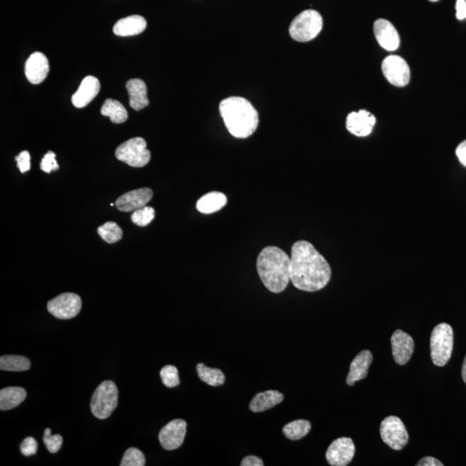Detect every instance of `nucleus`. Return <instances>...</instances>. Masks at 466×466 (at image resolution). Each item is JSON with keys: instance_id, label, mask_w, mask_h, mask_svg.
<instances>
[{"instance_id": "f257e3e1", "label": "nucleus", "mask_w": 466, "mask_h": 466, "mask_svg": "<svg viewBox=\"0 0 466 466\" xmlns=\"http://www.w3.org/2000/svg\"><path fill=\"white\" fill-rule=\"evenodd\" d=\"M332 276L325 257L311 243H294L290 257V282L296 289L316 292L324 289Z\"/></svg>"}, {"instance_id": "f03ea898", "label": "nucleus", "mask_w": 466, "mask_h": 466, "mask_svg": "<svg viewBox=\"0 0 466 466\" xmlns=\"http://www.w3.org/2000/svg\"><path fill=\"white\" fill-rule=\"evenodd\" d=\"M258 276L272 293H281L290 282V257L276 246L265 247L258 255Z\"/></svg>"}, {"instance_id": "7ed1b4c3", "label": "nucleus", "mask_w": 466, "mask_h": 466, "mask_svg": "<svg viewBox=\"0 0 466 466\" xmlns=\"http://www.w3.org/2000/svg\"><path fill=\"white\" fill-rule=\"evenodd\" d=\"M220 111L227 130L237 138H247L256 131L259 117L252 104L242 97H230L222 101Z\"/></svg>"}, {"instance_id": "20e7f679", "label": "nucleus", "mask_w": 466, "mask_h": 466, "mask_svg": "<svg viewBox=\"0 0 466 466\" xmlns=\"http://www.w3.org/2000/svg\"><path fill=\"white\" fill-rule=\"evenodd\" d=\"M430 349L434 365L442 367L448 364L453 350V331L451 326L441 323L434 328L430 338Z\"/></svg>"}, {"instance_id": "39448f33", "label": "nucleus", "mask_w": 466, "mask_h": 466, "mask_svg": "<svg viewBox=\"0 0 466 466\" xmlns=\"http://www.w3.org/2000/svg\"><path fill=\"white\" fill-rule=\"evenodd\" d=\"M118 401V390L116 384L113 381L103 382L91 396V411L98 419H107L116 409Z\"/></svg>"}, {"instance_id": "423d86ee", "label": "nucleus", "mask_w": 466, "mask_h": 466, "mask_svg": "<svg viewBox=\"0 0 466 466\" xmlns=\"http://www.w3.org/2000/svg\"><path fill=\"white\" fill-rule=\"evenodd\" d=\"M322 27L323 19L321 15L314 10H306L293 20L289 34L297 42H309L320 34Z\"/></svg>"}, {"instance_id": "0eeeda50", "label": "nucleus", "mask_w": 466, "mask_h": 466, "mask_svg": "<svg viewBox=\"0 0 466 466\" xmlns=\"http://www.w3.org/2000/svg\"><path fill=\"white\" fill-rule=\"evenodd\" d=\"M118 160L126 162L135 168H142L150 161V152L147 149V143L142 138H134L123 143L116 150Z\"/></svg>"}, {"instance_id": "6e6552de", "label": "nucleus", "mask_w": 466, "mask_h": 466, "mask_svg": "<svg viewBox=\"0 0 466 466\" xmlns=\"http://www.w3.org/2000/svg\"><path fill=\"white\" fill-rule=\"evenodd\" d=\"M380 433L384 443L396 451H400L408 444L407 428L400 418L396 416H389L382 421Z\"/></svg>"}, {"instance_id": "1a4fd4ad", "label": "nucleus", "mask_w": 466, "mask_h": 466, "mask_svg": "<svg viewBox=\"0 0 466 466\" xmlns=\"http://www.w3.org/2000/svg\"><path fill=\"white\" fill-rule=\"evenodd\" d=\"M82 299L77 294L65 293L48 302V311L59 320H70L81 312Z\"/></svg>"}, {"instance_id": "9d476101", "label": "nucleus", "mask_w": 466, "mask_h": 466, "mask_svg": "<svg viewBox=\"0 0 466 466\" xmlns=\"http://www.w3.org/2000/svg\"><path fill=\"white\" fill-rule=\"evenodd\" d=\"M382 71L387 81L396 87H405L410 81V69L407 62L399 55H389L382 63Z\"/></svg>"}, {"instance_id": "9b49d317", "label": "nucleus", "mask_w": 466, "mask_h": 466, "mask_svg": "<svg viewBox=\"0 0 466 466\" xmlns=\"http://www.w3.org/2000/svg\"><path fill=\"white\" fill-rule=\"evenodd\" d=\"M355 455V445L350 438L342 437L332 442L326 453V460L333 466L348 465Z\"/></svg>"}, {"instance_id": "f8f14e48", "label": "nucleus", "mask_w": 466, "mask_h": 466, "mask_svg": "<svg viewBox=\"0 0 466 466\" xmlns=\"http://www.w3.org/2000/svg\"><path fill=\"white\" fill-rule=\"evenodd\" d=\"M187 433V422L181 419L173 420L163 427L158 439L163 449L173 451L181 447Z\"/></svg>"}, {"instance_id": "ddd939ff", "label": "nucleus", "mask_w": 466, "mask_h": 466, "mask_svg": "<svg viewBox=\"0 0 466 466\" xmlns=\"http://www.w3.org/2000/svg\"><path fill=\"white\" fill-rule=\"evenodd\" d=\"M374 34L379 45L387 51H395L400 46V35L392 23L386 19H377L374 23Z\"/></svg>"}, {"instance_id": "4468645a", "label": "nucleus", "mask_w": 466, "mask_h": 466, "mask_svg": "<svg viewBox=\"0 0 466 466\" xmlns=\"http://www.w3.org/2000/svg\"><path fill=\"white\" fill-rule=\"evenodd\" d=\"M375 123V116L366 110L353 111L346 118V128L357 137L369 136Z\"/></svg>"}, {"instance_id": "2eb2a0df", "label": "nucleus", "mask_w": 466, "mask_h": 466, "mask_svg": "<svg viewBox=\"0 0 466 466\" xmlns=\"http://www.w3.org/2000/svg\"><path fill=\"white\" fill-rule=\"evenodd\" d=\"M152 197L153 191L148 188L131 191L118 199L116 206L121 212H134L148 204Z\"/></svg>"}, {"instance_id": "dca6fc26", "label": "nucleus", "mask_w": 466, "mask_h": 466, "mask_svg": "<svg viewBox=\"0 0 466 466\" xmlns=\"http://www.w3.org/2000/svg\"><path fill=\"white\" fill-rule=\"evenodd\" d=\"M394 360L396 364L404 365L411 358L414 350L413 338L401 330H396L392 337Z\"/></svg>"}, {"instance_id": "f3484780", "label": "nucleus", "mask_w": 466, "mask_h": 466, "mask_svg": "<svg viewBox=\"0 0 466 466\" xmlns=\"http://www.w3.org/2000/svg\"><path fill=\"white\" fill-rule=\"evenodd\" d=\"M50 71L49 61L41 52H35L26 63V75L30 83L37 85L45 81Z\"/></svg>"}, {"instance_id": "a211bd4d", "label": "nucleus", "mask_w": 466, "mask_h": 466, "mask_svg": "<svg viewBox=\"0 0 466 466\" xmlns=\"http://www.w3.org/2000/svg\"><path fill=\"white\" fill-rule=\"evenodd\" d=\"M101 90V83L96 77H87L83 79L79 89L72 96V103L77 109H83L97 96Z\"/></svg>"}, {"instance_id": "6ab92c4d", "label": "nucleus", "mask_w": 466, "mask_h": 466, "mask_svg": "<svg viewBox=\"0 0 466 466\" xmlns=\"http://www.w3.org/2000/svg\"><path fill=\"white\" fill-rule=\"evenodd\" d=\"M373 361L372 353L368 350H362L354 358L350 365V372L346 382L349 386H353L355 382L365 379L368 375V370Z\"/></svg>"}, {"instance_id": "aec40b11", "label": "nucleus", "mask_w": 466, "mask_h": 466, "mask_svg": "<svg viewBox=\"0 0 466 466\" xmlns=\"http://www.w3.org/2000/svg\"><path fill=\"white\" fill-rule=\"evenodd\" d=\"M147 22L142 16L133 15L123 18L115 23L113 33L118 37H131L141 34L146 29Z\"/></svg>"}, {"instance_id": "412c9836", "label": "nucleus", "mask_w": 466, "mask_h": 466, "mask_svg": "<svg viewBox=\"0 0 466 466\" xmlns=\"http://www.w3.org/2000/svg\"><path fill=\"white\" fill-rule=\"evenodd\" d=\"M126 89L128 91L131 109L140 111L150 105V101L147 96V87L142 79H130L126 83Z\"/></svg>"}, {"instance_id": "4be33fe9", "label": "nucleus", "mask_w": 466, "mask_h": 466, "mask_svg": "<svg viewBox=\"0 0 466 466\" xmlns=\"http://www.w3.org/2000/svg\"><path fill=\"white\" fill-rule=\"evenodd\" d=\"M284 399V394L277 390H267L265 392L257 393L250 404V409L254 413L266 411L280 404Z\"/></svg>"}, {"instance_id": "5701e85b", "label": "nucleus", "mask_w": 466, "mask_h": 466, "mask_svg": "<svg viewBox=\"0 0 466 466\" xmlns=\"http://www.w3.org/2000/svg\"><path fill=\"white\" fill-rule=\"evenodd\" d=\"M227 198L221 192H210L202 196L197 201L196 209L199 212L205 214L218 212L226 205Z\"/></svg>"}, {"instance_id": "b1692460", "label": "nucleus", "mask_w": 466, "mask_h": 466, "mask_svg": "<svg viewBox=\"0 0 466 466\" xmlns=\"http://www.w3.org/2000/svg\"><path fill=\"white\" fill-rule=\"evenodd\" d=\"M27 394L21 387H7L0 390V409L10 410L26 400Z\"/></svg>"}, {"instance_id": "393cba45", "label": "nucleus", "mask_w": 466, "mask_h": 466, "mask_svg": "<svg viewBox=\"0 0 466 466\" xmlns=\"http://www.w3.org/2000/svg\"><path fill=\"white\" fill-rule=\"evenodd\" d=\"M103 116L109 117L114 123H122L128 119L126 107L116 99H107L101 109Z\"/></svg>"}, {"instance_id": "a878e982", "label": "nucleus", "mask_w": 466, "mask_h": 466, "mask_svg": "<svg viewBox=\"0 0 466 466\" xmlns=\"http://www.w3.org/2000/svg\"><path fill=\"white\" fill-rule=\"evenodd\" d=\"M197 372L202 382L213 387H218L225 384L226 377L220 369L209 368L204 364H198Z\"/></svg>"}, {"instance_id": "bb28decb", "label": "nucleus", "mask_w": 466, "mask_h": 466, "mask_svg": "<svg viewBox=\"0 0 466 466\" xmlns=\"http://www.w3.org/2000/svg\"><path fill=\"white\" fill-rule=\"evenodd\" d=\"M311 423L306 420H296L284 426L282 428L286 438L290 440H299L310 432Z\"/></svg>"}, {"instance_id": "cd10ccee", "label": "nucleus", "mask_w": 466, "mask_h": 466, "mask_svg": "<svg viewBox=\"0 0 466 466\" xmlns=\"http://www.w3.org/2000/svg\"><path fill=\"white\" fill-rule=\"evenodd\" d=\"M30 368V361L23 356L7 355L0 357V369L5 372H26Z\"/></svg>"}, {"instance_id": "c85d7f7f", "label": "nucleus", "mask_w": 466, "mask_h": 466, "mask_svg": "<svg viewBox=\"0 0 466 466\" xmlns=\"http://www.w3.org/2000/svg\"><path fill=\"white\" fill-rule=\"evenodd\" d=\"M98 233L104 240L109 244H114L121 240L123 231L116 223L106 222L99 227Z\"/></svg>"}, {"instance_id": "c756f323", "label": "nucleus", "mask_w": 466, "mask_h": 466, "mask_svg": "<svg viewBox=\"0 0 466 466\" xmlns=\"http://www.w3.org/2000/svg\"><path fill=\"white\" fill-rule=\"evenodd\" d=\"M155 216V211L153 207L145 206L143 209L134 211L131 215V221L138 226H146L150 224Z\"/></svg>"}, {"instance_id": "7c9ffc66", "label": "nucleus", "mask_w": 466, "mask_h": 466, "mask_svg": "<svg viewBox=\"0 0 466 466\" xmlns=\"http://www.w3.org/2000/svg\"><path fill=\"white\" fill-rule=\"evenodd\" d=\"M121 466H143L145 465V457L138 448H131L123 454Z\"/></svg>"}, {"instance_id": "2f4dec72", "label": "nucleus", "mask_w": 466, "mask_h": 466, "mask_svg": "<svg viewBox=\"0 0 466 466\" xmlns=\"http://www.w3.org/2000/svg\"><path fill=\"white\" fill-rule=\"evenodd\" d=\"M160 377L162 384L168 388H174L180 384L178 370L174 365H166L161 370Z\"/></svg>"}, {"instance_id": "473e14b6", "label": "nucleus", "mask_w": 466, "mask_h": 466, "mask_svg": "<svg viewBox=\"0 0 466 466\" xmlns=\"http://www.w3.org/2000/svg\"><path fill=\"white\" fill-rule=\"evenodd\" d=\"M43 442L46 445L48 450L51 453H57L60 449H61L62 445L63 439L60 434H55V436H43Z\"/></svg>"}, {"instance_id": "72a5a7b5", "label": "nucleus", "mask_w": 466, "mask_h": 466, "mask_svg": "<svg viewBox=\"0 0 466 466\" xmlns=\"http://www.w3.org/2000/svg\"><path fill=\"white\" fill-rule=\"evenodd\" d=\"M40 168L48 174H50L53 170L59 169L58 163L57 160H55V154L53 151H49V152L43 157Z\"/></svg>"}, {"instance_id": "f704fd0d", "label": "nucleus", "mask_w": 466, "mask_h": 466, "mask_svg": "<svg viewBox=\"0 0 466 466\" xmlns=\"http://www.w3.org/2000/svg\"><path fill=\"white\" fill-rule=\"evenodd\" d=\"M38 445L33 437H27L20 445V451L26 457L35 455L38 452Z\"/></svg>"}, {"instance_id": "c9c22d12", "label": "nucleus", "mask_w": 466, "mask_h": 466, "mask_svg": "<svg viewBox=\"0 0 466 466\" xmlns=\"http://www.w3.org/2000/svg\"><path fill=\"white\" fill-rule=\"evenodd\" d=\"M18 167L21 173H26L30 169V155L27 150L22 151L17 157H16Z\"/></svg>"}, {"instance_id": "e433bc0d", "label": "nucleus", "mask_w": 466, "mask_h": 466, "mask_svg": "<svg viewBox=\"0 0 466 466\" xmlns=\"http://www.w3.org/2000/svg\"><path fill=\"white\" fill-rule=\"evenodd\" d=\"M264 461L257 456H246L241 462L242 466H262Z\"/></svg>"}, {"instance_id": "4c0bfd02", "label": "nucleus", "mask_w": 466, "mask_h": 466, "mask_svg": "<svg viewBox=\"0 0 466 466\" xmlns=\"http://www.w3.org/2000/svg\"><path fill=\"white\" fill-rule=\"evenodd\" d=\"M456 18L459 20L466 18V0H457Z\"/></svg>"}, {"instance_id": "58836bf2", "label": "nucleus", "mask_w": 466, "mask_h": 466, "mask_svg": "<svg viewBox=\"0 0 466 466\" xmlns=\"http://www.w3.org/2000/svg\"><path fill=\"white\" fill-rule=\"evenodd\" d=\"M456 155L461 165L466 168V140L460 143L457 147Z\"/></svg>"}, {"instance_id": "ea45409f", "label": "nucleus", "mask_w": 466, "mask_h": 466, "mask_svg": "<svg viewBox=\"0 0 466 466\" xmlns=\"http://www.w3.org/2000/svg\"><path fill=\"white\" fill-rule=\"evenodd\" d=\"M417 466H443L440 460L433 457H425L416 464Z\"/></svg>"}, {"instance_id": "a19ab883", "label": "nucleus", "mask_w": 466, "mask_h": 466, "mask_svg": "<svg viewBox=\"0 0 466 466\" xmlns=\"http://www.w3.org/2000/svg\"><path fill=\"white\" fill-rule=\"evenodd\" d=\"M462 377L466 384V356L463 362V366H462Z\"/></svg>"}, {"instance_id": "79ce46f5", "label": "nucleus", "mask_w": 466, "mask_h": 466, "mask_svg": "<svg viewBox=\"0 0 466 466\" xmlns=\"http://www.w3.org/2000/svg\"><path fill=\"white\" fill-rule=\"evenodd\" d=\"M429 1H431V2H437V1H439V0H429Z\"/></svg>"}]
</instances>
